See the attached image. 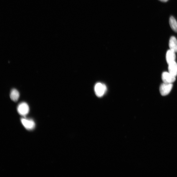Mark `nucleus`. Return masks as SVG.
<instances>
[{"label": "nucleus", "mask_w": 177, "mask_h": 177, "mask_svg": "<svg viewBox=\"0 0 177 177\" xmlns=\"http://www.w3.org/2000/svg\"><path fill=\"white\" fill-rule=\"evenodd\" d=\"M107 91L105 85L101 83H97L94 87V91L97 96L99 97H103Z\"/></svg>", "instance_id": "obj_1"}, {"label": "nucleus", "mask_w": 177, "mask_h": 177, "mask_svg": "<svg viewBox=\"0 0 177 177\" xmlns=\"http://www.w3.org/2000/svg\"><path fill=\"white\" fill-rule=\"evenodd\" d=\"M173 85L172 83H163L160 87V92L162 96H166L171 91Z\"/></svg>", "instance_id": "obj_2"}, {"label": "nucleus", "mask_w": 177, "mask_h": 177, "mask_svg": "<svg viewBox=\"0 0 177 177\" xmlns=\"http://www.w3.org/2000/svg\"><path fill=\"white\" fill-rule=\"evenodd\" d=\"M17 111L20 115L25 116L29 113V107L28 105L25 102L20 103L18 107Z\"/></svg>", "instance_id": "obj_3"}, {"label": "nucleus", "mask_w": 177, "mask_h": 177, "mask_svg": "<svg viewBox=\"0 0 177 177\" xmlns=\"http://www.w3.org/2000/svg\"><path fill=\"white\" fill-rule=\"evenodd\" d=\"M162 80L163 83H172L176 81V77L173 76L169 72H163L162 74Z\"/></svg>", "instance_id": "obj_4"}, {"label": "nucleus", "mask_w": 177, "mask_h": 177, "mask_svg": "<svg viewBox=\"0 0 177 177\" xmlns=\"http://www.w3.org/2000/svg\"><path fill=\"white\" fill-rule=\"evenodd\" d=\"M21 122L24 126L29 130H33L35 127V123L34 121L32 120L22 118L21 119Z\"/></svg>", "instance_id": "obj_5"}, {"label": "nucleus", "mask_w": 177, "mask_h": 177, "mask_svg": "<svg viewBox=\"0 0 177 177\" xmlns=\"http://www.w3.org/2000/svg\"><path fill=\"white\" fill-rule=\"evenodd\" d=\"M176 52L171 49L168 50L166 54V60L168 64L175 62L176 59Z\"/></svg>", "instance_id": "obj_6"}, {"label": "nucleus", "mask_w": 177, "mask_h": 177, "mask_svg": "<svg viewBox=\"0 0 177 177\" xmlns=\"http://www.w3.org/2000/svg\"><path fill=\"white\" fill-rule=\"evenodd\" d=\"M168 71L173 76L177 75V63L175 62H173L168 64Z\"/></svg>", "instance_id": "obj_7"}, {"label": "nucleus", "mask_w": 177, "mask_h": 177, "mask_svg": "<svg viewBox=\"0 0 177 177\" xmlns=\"http://www.w3.org/2000/svg\"><path fill=\"white\" fill-rule=\"evenodd\" d=\"M169 47L170 49L177 52V40L174 36H172L170 38L169 42Z\"/></svg>", "instance_id": "obj_8"}, {"label": "nucleus", "mask_w": 177, "mask_h": 177, "mask_svg": "<svg viewBox=\"0 0 177 177\" xmlns=\"http://www.w3.org/2000/svg\"><path fill=\"white\" fill-rule=\"evenodd\" d=\"M20 96L19 91L15 89L12 90L10 94V97L11 100L15 102L17 101Z\"/></svg>", "instance_id": "obj_9"}, {"label": "nucleus", "mask_w": 177, "mask_h": 177, "mask_svg": "<svg viewBox=\"0 0 177 177\" xmlns=\"http://www.w3.org/2000/svg\"><path fill=\"white\" fill-rule=\"evenodd\" d=\"M169 24L172 29L175 32L177 33V22L175 18L171 16L169 19Z\"/></svg>", "instance_id": "obj_10"}, {"label": "nucleus", "mask_w": 177, "mask_h": 177, "mask_svg": "<svg viewBox=\"0 0 177 177\" xmlns=\"http://www.w3.org/2000/svg\"><path fill=\"white\" fill-rule=\"evenodd\" d=\"M159 1L163 2H166L168 1L169 0H159Z\"/></svg>", "instance_id": "obj_11"}]
</instances>
